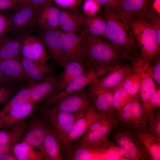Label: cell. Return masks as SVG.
<instances>
[{
	"instance_id": "1",
	"label": "cell",
	"mask_w": 160,
	"mask_h": 160,
	"mask_svg": "<svg viewBox=\"0 0 160 160\" xmlns=\"http://www.w3.org/2000/svg\"><path fill=\"white\" fill-rule=\"evenodd\" d=\"M81 44L86 71H94L97 77L116 66L126 64L123 56L108 41L100 37L85 33Z\"/></svg>"
},
{
	"instance_id": "2",
	"label": "cell",
	"mask_w": 160,
	"mask_h": 160,
	"mask_svg": "<svg viewBox=\"0 0 160 160\" xmlns=\"http://www.w3.org/2000/svg\"><path fill=\"white\" fill-rule=\"evenodd\" d=\"M104 16L106 22L105 39L125 60H129L132 66L139 65L142 58L137 42L129 26L113 10L105 8Z\"/></svg>"
},
{
	"instance_id": "3",
	"label": "cell",
	"mask_w": 160,
	"mask_h": 160,
	"mask_svg": "<svg viewBox=\"0 0 160 160\" xmlns=\"http://www.w3.org/2000/svg\"><path fill=\"white\" fill-rule=\"evenodd\" d=\"M126 23L134 33L144 61L149 65H151L160 53V44L154 25L143 18H139Z\"/></svg>"
},
{
	"instance_id": "4",
	"label": "cell",
	"mask_w": 160,
	"mask_h": 160,
	"mask_svg": "<svg viewBox=\"0 0 160 160\" xmlns=\"http://www.w3.org/2000/svg\"><path fill=\"white\" fill-rule=\"evenodd\" d=\"M84 112H65L52 107H44L41 109L39 113L44 117L55 132L61 144L63 152L68 136L74 123Z\"/></svg>"
},
{
	"instance_id": "5",
	"label": "cell",
	"mask_w": 160,
	"mask_h": 160,
	"mask_svg": "<svg viewBox=\"0 0 160 160\" xmlns=\"http://www.w3.org/2000/svg\"><path fill=\"white\" fill-rule=\"evenodd\" d=\"M9 11L11 31L14 35L22 36L31 33L37 25L36 8L20 3Z\"/></svg>"
},
{
	"instance_id": "6",
	"label": "cell",
	"mask_w": 160,
	"mask_h": 160,
	"mask_svg": "<svg viewBox=\"0 0 160 160\" xmlns=\"http://www.w3.org/2000/svg\"><path fill=\"white\" fill-rule=\"evenodd\" d=\"M113 138L115 144L125 151L129 160H152L134 130H119L113 135Z\"/></svg>"
},
{
	"instance_id": "7",
	"label": "cell",
	"mask_w": 160,
	"mask_h": 160,
	"mask_svg": "<svg viewBox=\"0 0 160 160\" xmlns=\"http://www.w3.org/2000/svg\"><path fill=\"white\" fill-rule=\"evenodd\" d=\"M153 0H121L120 8L117 13L127 23L139 18L148 21L155 15L152 7Z\"/></svg>"
},
{
	"instance_id": "8",
	"label": "cell",
	"mask_w": 160,
	"mask_h": 160,
	"mask_svg": "<svg viewBox=\"0 0 160 160\" xmlns=\"http://www.w3.org/2000/svg\"><path fill=\"white\" fill-rule=\"evenodd\" d=\"M118 123L114 113L98 130L82 136L78 143L94 151L100 152L109 141L108 138V135L117 126Z\"/></svg>"
},
{
	"instance_id": "9",
	"label": "cell",
	"mask_w": 160,
	"mask_h": 160,
	"mask_svg": "<svg viewBox=\"0 0 160 160\" xmlns=\"http://www.w3.org/2000/svg\"><path fill=\"white\" fill-rule=\"evenodd\" d=\"M39 113L30 115L22 139L37 151L42 152L43 142L49 124L44 117Z\"/></svg>"
},
{
	"instance_id": "10",
	"label": "cell",
	"mask_w": 160,
	"mask_h": 160,
	"mask_svg": "<svg viewBox=\"0 0 160 160\" xmlns=\"http://www.w3.org/2000/svg\"><path fill=\"white\" fill-rule=\"evenodd\" d=\"M97 77L93 71H88L69 83L63 89L57 92L41 101V108L52 106L64 97L89 86Z\"/></svg>"
},
{
	"instance_id": "11",
	"label": "cell",
	"mask_w": 160,
	"mask_h": 160,
	"mask_svg": "<svg viewBox=\"0 0 160 160\" xmlns=\"http://www.w3.org/2000/svg\"><path fill=\"white\" fill-rule=\"evenodd\" d=\"M20 51L22 57L44 65L47 64V62L50 58L49 55L40 39L31 33L22 36Z\"/></svg>"
},
{
	"instance_id": "12",
	"label": "cell",
	"mask_w": 160,
	"mask_h": 160,
	"mask_svg": "<svg viewBox=\"0 0 160 160\" xmlns=\"http://www.w3.org/2000/svg\"><path fill=\"white\" fill-rule=\"evenodd\" d=\"M50 107L73 113L83 112L94 107L89 92L84 88L64 97Z\"/></svg>"
},
{
	"instance_id": "13",
	"label": "cell",
	"mask_w": 160,
	"mask_h": 160,
	"mask_svg": "<svg viewBox=\"0 0 160 160\" xmlns=\"http://www.w3.org/2000/svg\"><path fill=\"white\" fill-rule=\"evenodd\" d=\"M103 113L97 111L94 107L82 113L76 121L68 136L63 152L65 153L73 143L85 134L91 125L100 119Z\"/></svg>"
},
{
	"instance_id": "14",
	"label": "cell",
	"mask_w": 160,
	"mask_h": 160,
	"mask_svg": "<svg viewBox=\"0 0 160 160\" xmlns=\"http://www.w3.org/2000/svg\"><path fill=\"white\" fill-rule=\"evenodd\" d=\"M60 30L58 29L44 30L40 39L46 47L56 63L63 67L65 61L60 38Z\"/></svg>"
},
{
	"instance_id": "15",
	"label": "cell",
	"mask_w": 160,
	"mask_h": 160,
	"mask_svg": "<svg viewBox=\"0 0 160 160\" xmlns=\"http://www.w3.org/2000/svg\"><path fill=\"white\" fill-rule=\"evenodd\" d=\"M84 33L83 31L78 35L75 32H66L60 30V38L65 63L70 61H78L83 64L81 41Z\"/></svg>"
},
{
	"instance_id": "16",
	"label": "cell",
	"mask_w": 160,
	"mask_h": 160,
	"mask_svg": "<svg viewBox=\"0 0 160 160\" xmlns=\"http://www.w3.org/2000/svg\"><path fill=\"white\" fill-rule=\"evenodd\" d=\"M60 8L48 1L36 8L37 25L44 30L58 28Z\"/></svg>"
},
{
	"instance_id": "17",
	"label": "cell",
	"mask_w": 160,
	"mask_h": 160,
	"mask_svg": "<svg viewBox=\"0 0 160 160\" xmlns=\"http://www.w3.org/2000/svg\"><path fill=\"white\" fill-rule=\"evenodd\" d=\"M134 68L131 65L129 64L118 66L97 77L93 82L105 89H114L124 81Z\"/></svg>"
},
{
	"instance_id": "18",
	"label": "cell",
	"mask_w": 160,
	"mask_h": 160,
	"mask_svg": "<svg viewBox=\"0 0 160 160\" xmlns=\"http://www.w3.org/2000/svg\"><path fill=\"white\" fill-rule=\"evenodd\" d=\"M21 62L30 82L39 83L44 81L55 74L53 66L51 63L44 65L38 62L22 57Z\"/></svg>"
},
{
	"instance_id": "19",
	"label": "cell",
	"mask_w": 160,
	"mask_h": 160,
	"mask_svg": "<svg viewBox=\"0 0 160 160\" xmlns=\"http://www.w3.org/2000/svg\"><path fill=\"white\" fill-rule=\"evenodd\" d=\"M89 86V96L93 106L97 111L106 113L113 111L112 109V100L115 89H105L93 82Z\"/></svg>"
},
{
	"instance_id": "20",
	"label": "cell",
	"mask_w": 160,
	"mask_h": 160,
	"mask_svg": "<svg viewBox=\"0 0 160 160\" xmlns=\"http://www.w3.org/2000/svg\"><path fill=\"white\" fill-rule=\"evenodd\" d=\"M21 59L15 58L0 62V69L7 79L13 84L30 82L23 66Z\"/></svg>"
},
{
	"instance_id": "21",
	"label": "cell",
	"mask_w": 160,
	"mask_h": 160,
	"mask_svg": "<svg viewBox=\"0 0 160 160\" xmlns=\"http://www.w3.org/2000/svg\"><path fill=\"white\" fill-rule=\"evenodd\" d=\"M60 90L58 77L55 74L33 86L28 102L35 105Z\"/></svg>"
},
{
	"instance_id": "22",
	"label": "cell",
	"mask_w": 160,
	"mask_h": 160,
	"mask_svg": "<svg viewBox=\"0 0 160 160\" xmlns=\"http://www.w3.org/2000/svg\"><path fill=\"white\" fill-rule=\"evenodd\" d=\"M35 105L28 101L18 105L7 113L0 111V118L2 120L1 128L6 130L23 120L32 113Z\"/></svg>"
},
{
	"instance_id": "23",
	"label": "cell",
	"mask_w": 160,
	"mask_h": 160,
	"mask_svg": "<svg viewBox=\"0 0 160 160\" xmlns=\"http://www.w3.org/2000/svg\"><path fill=\"white\" fill-rule=\"evenodd\" d=\"M22 36L5 35L0 38V62L10 59L22 58L20 47Z\"/></svg>"
},
{
	"instance_id": "24",
	"label": "cell",
	"mask_w": 160,
	"mask_h": 160,
	"mask_svg": "<svg viewBox=\"0 0 160 160\" xmlns=\"http://www.w3.org/2000/svg\"><path fill=\"white\" fill-rule=\"evenodd\" d=\"M42 152L47 160H63L61 144L54 131L49 124L42 143Z\"/></svg>"
},
{
	"instance_id": "25",
	"label": "cell",
	"mask_w": 160,
	"mask_h": 160,
	"mask_svg": "<svg viewBox=\"0 0 160 160\" xmlns=\"http://www.w3.org/2000/svg\"><path fill=\"white\" fill-rule=\"evenodd\" d=\"M63 67V70L57 76L60 90L63 89L76 78L87 72L83 63L78 61L68 62Z\"/></svg>"
},
{
	"instance_id": "26",
	"label": "cell",
	"mask_w": 160,
	"mask_h": 160,
	"mask_svg": "<svg viewBox=\"0 0 160 160\" xmlns=\"http://www.w3.org/2000/svg\"><path fill=\"white\" fill-rule=\"evenodd\" d=\"M84 17L79 13H72L60 8L58 28L64 32L76 33L83 26Z\"/></svg>"
},
{
	"instance_id": "27",
	"label": "cell",
	"mask_w": 160,
	"mask_h": 160,
	"mask_svg": "<svg viewBox=\"0 0 160 160\" xmlns=\"http://www.w3.org/2000/svg\"><path fill=\"white\" fill-rule=\"evenodd\" d=\"M12 152L18 160H47L44 154L23 140L13 147Z\"/></svg>"
},
{
	"instance_id": "28",
	"label": "cell",
	"mask_w": 160,
	"mask_h": 160,
	"mask_svg": "<svg viewBox=\"0 0 160 160\" xmlns=\"http://www.w3.org/2000/svg\"><path fill=\"white\" fill-rule=\"evenodd\" d=\"M149 65L147 64L143 66L134 68L123 81V85L129 95L132 96L139 95L143 74Z\"/></svg>"
},
{
	"instance_id": "29",
	"label": "cell",
	"mask_w": 160,
	"mask_h": 160,
	"mask_svg": "<svg viewBox=\"0 0 160 160\" xmlns=\"http://www.w3.org/2000/svg\"><path fill=\"white\" fill-rule=\"evenodd\" d=\"M145 146L152 160H160V138L145 131L134 129Z\"/></svg>"
},
{
	"instance_id": "30",
	"label": "cell",
	"mask_w": 160,
	"mask_h": 160,
	"mask_svg": "<svg viewBox=\"0 0 160 160\" xmlns=\"http://www.w3.org/2000/svg\"><path fill=\"white\" fill-rule=\"evenodd\" d=\"M106 25L105 20L101 17L97 15H84L83 26L84 27L83 31L86 33L105 38Z\"/></svg>"
},
{
	"instance_id": "31",
	"label": "cell",
	"mask_w": 160,
	"mask_h": 160,
	"mask_svg": "<svg viewBox=\"0 0 160 160\" xmlns=\"http://www.w3.org/2000/svg\"><path fill=\"white\" fill-rule=\"evenodd\" d=\"M132 113L134 129L146 132L147 116L145 113L139 95L132 97Z\"/></svg>"
},
{
	"instance_id": "32",
	"label": "cell",
	"mask_w": 160,
	"mask_h": 160,
	"mask_svg": "<svg viewBox=\"0 0 160 160\" xmlns=\"http://www.w3.org/2000/svg\"><path fill=\"white\" fill-rule=\"evenodd\" d=\"M147 69L143 74L142 85L139 94L144 112L147 116L149 100L152 94L157 89L156 85L148 72Z\"/></svg>"
},
{
	"instance_id": "33",
	"label": "cell",
	"mask_w": 160,
	"mask_h": 160,
	"mask_svg": "<svg viewBox=\"0 0 160 160\" xmlns=\"http://www.w3.org/2000/svg\"><path fill=\"white\" fill-rule=\"evenodd\" d=\"M75 146L72 143L65 153L68 160L99 159L97 154L90 149L78 143Z\"/></svg>"
},
{
	"instance_id": "34",
	"label": "cell",
	"mask_w": 160,
	"mask_h": 160,
	"mask_svg": "<svg viewBox=\"0 0 160 160\" xmlns=\"http://www.w3.org/2000/svg\"><path fill=\"white\" fill-rule=\"evenodd\" d=\"M36 83L30 82L27 85L19 90L6 103L2 111L7 113L15 107L28 102L32 89Z\"/></svg>"
},
{
	"instance_id": "35",
	"label": "cell",
	"mask_w": 160,
	"mask_h": 160,
	"mask_svg": "<svg viewBox=\"0 0 160 160\" xmlns=\"http://www.w3.org/2000/svg\"><path fill=\"white\" fill-rule=\"evenodd\" d=\"M116 111L114 113V117L118 123L123 126L134 128L132 113V97L129 101Z\"/></svg>"
},
{
	"instance_id": "36",
	"label": "cell",
	"mask_w": 160,
	"mask_h": 160,
	"mask_svg": "<svg viewBox=\"0 0 160 160\" xmlns=\"http://www.w3.org/2000/svg\"><path fill=\"white\" fill-rule=\"evenodd\" d=\"M123 81L115 89L112 100V109L116 111L129 101L132 96L129 95L124 88Z\"/></svg>"
},
{
	"instance_id": "37",
	"label": "cell",
	"mask_w": 160,
	"mask_h": 160,
	"mask_svg": "<svg viewBox=\"0 0 160 160\" xmlns=\"http://www.w3.org/2000/svg\"><path fill=\"white\" fill-rule=\"evenodd\" d=\"M102 153L104 160H129L125 151L110 140Z\"/></svg>"
},
{
	"instance_id": "38",
	"label": "cell",
	"mask_w": 160,
	"mask_h": 160,
	"mask_svg": "<svg viewBox=\"0 0 160 160\" xmlns=\"http://www.w3.org/2000/svg\"><path fill=\"white\" fill-rule=\"evenodd\" d=\"M146 132L160 138V109L147 116Z\"/></svg>"
},
{
	"instance_id": "39",
	"label": "cell",
	"mask_w": 160,
	"mask_h": 160,
	"mask_svg": "<svg viewBox=\"0 0 160 160\" xmlns=\"http://www.w3.org/2000/svg\"><path fill=\"white\" fill-rule=\"evenodd\" d=\"M101 7V5L94 0H84L82 8L85 16H91L96 15Z\"/></svg>"
},
{
	"instance_id": "40",
	"label": "cell",
	"mask_w": 160,
	"mask_h": 160,
	"mask_svg": "<svg viewBox=\"0 0 160 160\" xmlns=\"http://www.w3.org/2000/svg\"><path fill=\"white\" fill-rule=\"evenodd\" d=\"M160 89H157L150 98L148 102L147 116L155 111L160 109Z\"/></svg>"
},
{
	"instance_id": "41",
	"label": "cell",
	"mask_w": 160,
	"mask_h": 160,
	"mask_svg": "<svg viewBox=\"0 0 160 160\" xmlns=\"http://www.w3.org/2000/svg\"><path fill=\"white\" fill-rule=\"evenodd\" d=\"M154 64L152 69L149 65L148 71L152 78L158 85L160 84V60L159 57H158L154 61Z\"/></svg>"
},
{
	"instance_id": "42",
	"label": "cell",
	"mask_w": 160,
	"mask_h": 160,
	"mask_svg": "<svg viewBox=\"0 0 160 160\" xmlns=\"http://www.w3.org/2000/svg\"><path fill=\"white\" fill-rule=\"evenodd\" d=\"M11 30V25L8 16L0 13V38Z\"/></svg>"
},
{
	"instance_id": "43",
	"label": "cell",
	"mask_w": 160,
	"mask_h": 160,
	"mask_svg": "<svg viewBox=\"0 0 160 160\" xmlns=\"http://www.w3.org/2000/svg\"><path fill=\"white\" fill-rule=\"evenodd\" d=\"M101 7L113 10L117 13L119 9L121 0H94Z\"/></svg>"
},
{
	"instance_id": "44",
	"label": "cell",
	"mask_w": 160,
	"mask_h": 160,
	"mask_svg": "<svg viewBox=\"0 0 160 160\" xmlns=\"http://www.w3.org/2000/svg\"><path fill=\"white\" fill-rule=\"evenodd\" d=\"M53 2L62 8L73 9L78 7L81 3V0H49Z\"/></svg>"
},
{
	"instance_id": "45",
	"label": "cell",
	"mask_w": 160,
	"mask_h": 160,
	"mask_svg": "<svg viewBox=\"0 0 160 160\" xmlns=\"http://www.w3.org/2000/svg\"><path fill=\"white\" fill-rule=\"evenodd\" d=\"M15 89L12 87H0V104L7 101L14 94Z\"/></svg>"
},
{
	"instance_id": "46",
	"label": "cell",
	"mask_w": 160,
	"mask_h": 160,
	"mask_svg": "<svg viewBox=\"0 0 160 160\" xmlns=\"http://www.w3.org/2000/svg\"><path fill=\"white\" fill-rule=\"evenodd\" d=\"M20 3L17 0H0V10L9 11Z\"/></svg>"
},
{
	"instance_id": "47",
	"label": "cell",
	"mask_w": 160,
	"mask_h": 160,
	"mask_svg": "<svg viewBox=\"0 0 160 160\" xmlns=\"http://www.w3.org/2000/svg\"><path fill=\"white\" fill-rule=\"evenodd\" d=\"M13 85L7 79L0 69V87H12Z\"/></svg>"
},
{
	"instance_id": "48",
	"label": "cell",
	"mask_w": 160,
	"mask_h": 160,
	"mask_svg": "<svg viewBox=\"0 0 160 160\" xmlns=\"http://www.w3.org/2000/svg\"><path fill=\"white\" fill-rule=\"evenodd\" d=\"M9 136L5 130H0V145L6 146L8 142Z\"/></svg>"
},
{
	"instance_id": "49",
	"label": "cell",
	"mask_w": 160,
	"mask_h": 160,
	"mask_svg": "<svg viewBox=\"0 0 160 160\" xmlns=\"http://www.w3.org/2000/svg\"><path fill=\"white\" fill-rule=\"evenodd\" d=\"M0 160H18L12 152H8L0 155Z\"/></svg>"
},
{
	"instance_id": "50",
	"label": "cell",
	"mask_w": 160,
	"mask_h": 160,
	"mask_svg": "<svg viewBox=\"0 0 160 160\" xmlns=\"http://www.w3.org/2000/svg\"><path fill=\"white\" fill-rule=\"evenodd\" d=\"M152 5L154 12L160 15V0H153Z\"/></svg>"
},
{
	"instance_id": "51",
	"label": "cell",
	"mask_w": 160,
	"mask_h": 160,
	"mask_svg": "<svg viewBox=\"0 0 160 160\" xmlns=\"http://www.w3.org/2000/svg\"><path fill=\"white\" fill-rule=\"evenodd\" d=\"M32 5L36 8L40 5L49 1V0H29Z\"/></svg>"
},
{
	"instance_id": "52",
	"label": "cell",
	"mask_w": 160,
	"mask_h": 160,
	"mask_svg": "<svg viewBox=\"0 0 160 160\" xmlns=\"http://www.w3.org/2000/svg\"><path fill=\"white\" fill-rule=\"evenodd\" d=\"M17 0L20 2L27 4L33 7L32 5L29 0Z\"/></svg>"
},
{
	"instance_id": "53",
	"label": "cell",
	"mask_w": 160,
	"mask_h": 160,
	"mask_svg": "<svg viewBox=\"0 0 160 160\" xmlns=\"http://www.w3.org/2000/svg\"><path fill=\"white\" fill-rule=\"evenodd\" d=\"M2 123V120L1 118H0V129L1 128V127Z\"/></svg>"
}]
</instances>
